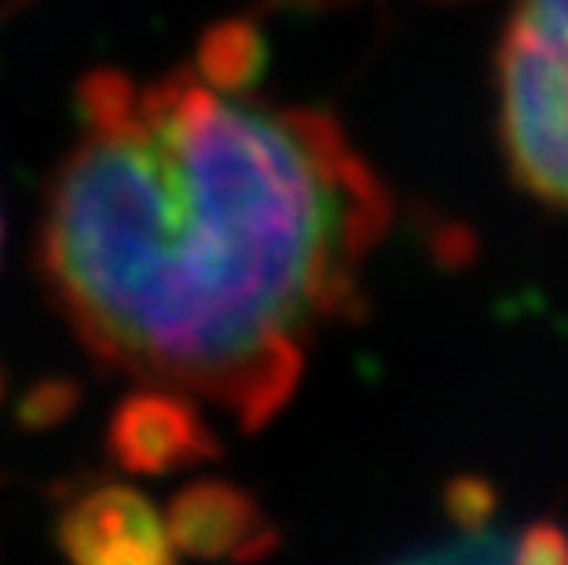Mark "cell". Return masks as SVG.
<instances>
[{"instance_id": "4", "label": "cell", "mask_w": 568, "mask_h": 565, "mask_svg": "<svg viewBox=\"0 0 568 565\" xmlns=\"http://www.w3.org/2000/svg\"><path fill=\"white\" fill-rule=\"evenodd\" d=\"M106 448L129 474H169L213 460L216 437L187 393L148 386L118 404Z\"/></svg>"}, {"instance_id": "5", "label": "cell", "mask_w": 568, "mask_h": 565, "mask_svg": "<svg viewBox=\"0 0 568 565\" xmlns=\"http://www.w3.org/2000/svg\"><path fill=\"white\" fill-rule=\"evenodd\" d=\"M165 528L176 555L195 558H261L280 544L243 488L227 481H191L165 507Z\"/></svg>"}, {"instance_id": "1", "label": "cell", "mask_w": 568, "mask_h": 565, "mask_svg": "<svg viewBox=\"0 0 568 565\" xmlns=\"http://www.w3.org/2000/svg\"><path fill=\"white\" fill-rule=\"evenodd\" d=\"M78 111L41 228L59 312L100 364L264 426L359 305L389 191L331 114L195 67L92 70Z\"/></svg>"}, {"instance_id": "3", "label": "cell", "mask_w": 568, "mask_h": 565, "mask_svg": "<svg viewBox=\"0 0 568 565\" xmlns=\"http://www.w3.org/2000/svg\"><path fill=\"white\" fill-rule=\"evenodd\" d=\"M59 547L84 565H162L176 558L165 511L129 485L89 488L70 503L59 518Z\"/></svg>"}, {"instance_id": "2", "label": "cell", "mask_w": 568, "mask_h": 565, "mask_svg": "<svg viewBox=\"0 0 568 565\" xmlns=\"http://www.w3.org/2000/svg\"><path fill=\"white\" fill-rule=\"evenodd\" d=\"M499 122L517 180L568 210V0H517L499 52Z\"/></svg>"}]
</instances>
